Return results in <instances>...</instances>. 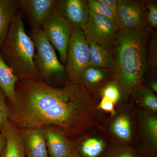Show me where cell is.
<instances>
[{"label":"cell","instance_id":"cell-15","mask_svg":"<svg viewBox=\"0 0 157 157\" xmlns=\"http://www.w3.org/2000/svg\"><path fill=\"white\" fill-rule=\"evenodd\" d=\"M90 51L89 67L107 69L113 68L114 64L111 51L95 42H88Z\"/></svg>","mask_w":157,"mask_h":157},{"label":"cell","instance_id":"cell-1","mask_svg":"<svg viewBox=\"0 0 157 157\" xmlns=\"http://www.w3.org/2000/svg\"><path fill=\"white\" fill-rule=\"evenodd\" d=\"M15 90V101L8 102L9 120L20 129L53 125L72 139L96 123L94 102L81 84L55 87L44 81L21 80Z\"/></svg>","mask_w":157,"mask_h":157},{"label":"cell","instance_id":"cell-28","mask_svg":"<svg viewBox=\"0 0 157 157\" xmlns=\"http://www.w3.org/2000/svg\"><path fill=\"white\" fill-rule=\"evenodd\" d=\"M114 104L112 101L103 97L101 102L98 104V108L106 112L110 113L112 115H114L115 113Z\"/></svg>","mask_w":157,"mask_h":157},{"label":"cell","instance_id":"cell-14","mask_svg":"<svg viewBox=\"0 0 157 157\" xmlns=\"http://www.w3.org/2000/svg\"><path fill=\"white\" fill-rule=\"evenodd\" d=\"M20 10L19 0H0V48Z\"/></svg>","mask_w":157,"mask_h":157},{"label":"cell","instance_id":"cell-11","mask_svg":"<svg viewBox=\"0 0 157 157\" xmlns=\"http://www.w3.org/2000/svg\"><path fill=\"white\" fill-rule=\"evenodd\" d=\"M42 128L49 157H67L75 151L70 139L60 129L53 125Z\"/></svg>","mask_w":157,"mask_h":157},{"label":"cell","instance_id":"cell-7","mask_svg":"<svg viewBox=\"0 0 157 157\" xmlns=\"http://www.w3.org/2000/svg\"><path fill=\"white\" fill-rule=\"evenodd\" d=\"M119 29L117 23L89 11V16L83 33L88 42H95L112 51Z\"/></svg>","mask_w":157,"mask_h":157},{"label":"cell","instance_id":"cell-26","mask_svg":"<svg viewBox=\"0 0 157 157\" xmlns=\"http://www.w3.org/2000/svg\"><path fill=\"white\" fill-rule=\"evenodd\" d=\"M104 157H138L137 154L130 149L119 147L109 151Z\"/></svg>","mask_w":157,"mask_h":157},{"label":"cell","instance_id":"cell-32","mask_svg":"<svg viewBox=\"0 0 157 157\" xmlns=\"http://www.w3.org/2000/svg\"><path fill=\"white\" fill-rule=\"evenodd\" d=\"M67 157H80L78 156V154L75 151H74L73 152V153L69 155V156H68Z\"/></svg>","mask_w":157,"mask_h":157},{"label":"cell","instance_id":"cell-16","mask_svg":"<svg viewBox=\"0 0 157 157\" xmlns=\"http://www.w3.org/2000/svg\"><path fill=\"white\" fill-rule=\"evenodd\" d=\"M18 81L13 71L6 64L0 55V87L10 103H14L16 99L15 87Z\"/></svg>","mask_w":157,"mask_h":157},{"label":"cell","instance_id":"cell-31","mask_svg":"<svg viewBox=\"0 0 157 157\" xmlns=\"http://www.w3.org/2000/svg\"><path fill=\"white\" fill-rule=\"evenodd\" d=\"M151 89L155 93L157 92V82L156 81H154L152 82L151 84Z\"/></svg>","mask_w":157,"mask_h":157},{"label":"cell","instance_id":"cell-19","mask_svg":"<svg viewBox=\"0 0 157 157\" xmlns=\"http://www.w3.org/2000/svg\"><path fill=\"white\" fill-rule=\"evenodd\" d=\"M106 75L105 69L89 67L84 72L82 82L86 85H94L102 81Z\"/></svg>","mask_w":157,"mask_h":157},{"label":"cell","instance_id":"cell-23","mask_svg":"<svg viewBox=\"0 0 157 157\" xmlns=\"http://www.w3.org/2000/svg\"><path fill=\"white\" fill-rule=\"evenodd\" d=\"M145 128L155 150L157 145V120L153 117H148L145 121Z\"/></svg>","mask_w":157,"mask_h":157},{"label":"cell","instance_id":"cell-9","mask_svg":"<svg viewBox=\"0 0 157 157\" xmlns=\"http://www.w3.org/2000/svg\"><path fill=\"white\" fill-rule=\"evenodd\" d=\"M56 9L72 27L84 30L89 16L87 1L56 0Z\"/></svg>","mask_w":157,"mask_h":157},{"label":"cell","instance_id":"cell-10","mask_svg":"<svg viewBox=\"0 0 157 157\" xmlns=\"http://www.w3.org/2000/svg\"><path fill=\"white\" fill-rule=\"evenodd\" d=\"M21 11L26 14L31 30H42L45 21L56 11V0H19Z\"/></svg>","mask_w":157,"mask_h":157},{"label":"cell","instance_id":"cell-12","mask_svg":"<svg viewBox=\"0 0 157 157\" xmlns=\"http://www.w3.org/2000/svg\"><path fill=\"white\" fill-rule=\"evenodd\" d=\"M20 130L26 156L49 157L42 128Z\"/></svg>","mask_w":157,"mask_h":157},{"label":"cell","instance_id":"cell-6","mask_svg":"<svg viewBox=\"0 0 157 157\" xmlns=\"http://www.w3.org/2000/svg\"><path fill=\"white\" fill-rule=\"evenodd\" d=\"M72 26L56 11H54L45 21L42 30L54 48L58 51L60 61L66 65L67 52Z\"/></svg>","mask_w":157,"mask_h":157},{"label":"cell","instance_id":"cell-24","mask_svg":"<svg viewBox=\"0 0 157 157\" xmlns=\"http://www.w3.org/2000/svg\"><path fill=\"white\" fill-rule=\"evenodd\" d=\"M102 94L103 97L107 98L114 104L119 100L121 97L119 88L114 82L107 85L102 90Z\"/></svg>","mask_w":157,"mask_h":157},{"label":"cell","instance_id":"cell-4","mask_svg":"<svg viewBox=\"0 0 157 157\" xmlns=\"http://www.w3.org/2000/svg\"><path fill=\"white\" fill-rule=\"evenodd\" d=\"M30 35L35 48V67L44 82L51 86L52 82L67 75L65 66L59 60L54 48L42 30H31Z\"/></svg>","mask_w":157,"mask_h":157},{"label":"cell","instance_id":"cell-25","mask_svg":"<svg viewBox=\"0 0 157 157\" xmlns=\"http://www.w3.org/2000/svg\"><path fill=\"white\" fill-rule=\"evenodd\" d=\"M7 100L5 93L0 87V131L5 122L9 120V109Z\"/></svg>","mask_w":157,"mask_h":157},{"label":"cell","instance_id":"cell-20","mask_svg":"<svg viewBox=\"0 0 157 157\" xmlns=\"http://www.w3.org/2000/svg\"><path fill=\"white\" fill-rule=\"evenodd\" d=\"M87 1L90 11L107 17L117 23L116 14L111 9L100 2L98 0Z\"/></svg>","mask_w":157,"mask_h":157},{"label":"cell","instance_id":"cell-22","mask_svg":"<svg viewBox=\"0 0 157 157\" xmlns=\"http://www.w3.org/2000/svg\"><path fill=\"white\" fill-rule=\"evenodd\" d=\"M147 48V64L151 69H157V50L156 34L154 33L151 37Z\"/></svg>","mask_w":157,"mask_h":157},{"label":"cell","instance_id":"cell-5","mask_svg":"<svg viewBox=\"0 0 157 157\" xmlns=\"http://www.w3.org/2000/svg\"><path fill=\"white\" fill-rule=\"evenodd\" d=\"M89 43L84 33L80 29L73 27L65 65L66 74L70 83L81 84L83 74L89 67Z\"/></svg>","mask_w":157,"mask_h":157},{"label":"cell","instance_id":"cell-2","mask_svg":"<svg viewBox=\"0 0 157 157\" xmlns=\"http://www.w3.org/2000/svg\"><path fill=\"white\" fill-rule=\"evenodd\" d=\"M148 27L119 29L113 49L115 78L124 92L131 93L140 84L147 68Z\"/></svg>","mask_w":157,"mask_h":157},{"label":"cell","instance_id":"cell-8","mask_svg":"<svg viewBox=\"0 0 157 157\" xmlns=\"http://www.w3.org/2000/svg\"><path fill=\"white\" fill-rule=\"evenodd\" d=\"M146 7L139 1L117 0V23L119 29L147 26Z\"/></svg>","mask_w":157,"mask_h":157},{"label":"cell","instance_id":"cell-27","mask_svg":"<svg viewBox=\"0 0 157 157\" xmlns=\"http://www.w3.org/2000/svg\"><path fill=\"white\" fill-rule=\"evenodd\" d=\"M148 11L147 14V21L151 26L157 28V6L155 3L150 2L147 6Z\"/></svg>","mask_w":157,"mask_h":157},{"label":"cell","instance_id":"cell-29","mask_svg":"<svg viewBox=\"0 0 157 157\" xmlns=\"http://www.w3.org/2000/svg\"><path fill=\"white\" fill-rule=\"evenodd\" d=\"M100 2L111 9L116 14L117 0H98Z\"/></svg>","mask_w":157,"mask_h":157},{"label":"cell","instance_id":"cell-21","mask_svg":"<svg viewBox=\"0 0 157 157\" xmlns=\"http://www.w3.org/2000/svg\"><path fill=\"white\" fill-rule=\"evenodd\" d=\"M139 97L140 101L145 107L153 111H157V96L151 90L145 87L142 88L140 90Z\"/></svg>","mask_w":157,"mask_h":157},{"label":"cell","instance_id":"cell-30","mask_svg":"<svg viewBox=\"0 0 157 157\" xmlns=\"http://www.w3.org/2000/svg\"><path fill=\"white\" fill-rule=\"evenodd\" d=\"M6 137L4 133L2 131H0V154L2 151V149L6 143Z\"/></svg>","mask_w":157,"mask_h":157},{"label":"cell","instance_id":"cell-18","mask_svg":"<svg viewBox=\"0 0 157 157\" xmlns=\"http://www.w3.org/2000/svg\"><path fill=\"white\" fill-rule=\"evenodd\" d=\"M105 147V143L101 139L88 138L80 144L79 153L82 157H98L104 151Z\"/></svg>","mask_w":157,"mask_h":157},{"label":"cell","instance_id":"cell-3","mask_svg":"<svg viewBox=\"0 0 157 157\" xmlns=\"http://www.w3.org/2000/svg\"><path fill=\"white\" fill-rule=\"evenodd\" d=\"M20 10L12 23L7 38L0 48V55L18 80L44 81L34 64L35 48L26 33Z\"/></svg>","mask_w":157,"mask_h":157},{"label":"cell","instance_id":"cell-13","mask_svg":"<svg viewBox=\"0 0 157 157\" xmlns=\"http://www.w3.org/2000/svg\"><path fill=\"white\" fill-rule=\"evenodd\" d=\"M1 131L5 135L6 141L0 157H25L20 129L8 120Z\"/></svg>","mask_w":157,"mask_h":157},{"label":"cell","instance_id":"cell-17","mask_svg":"<svg viewBox=\"0 0 157 157\" xmlns=\"http://www.w3.org/2000/svg\"><path fill=\"white\" fill-rule=\"evenodd\" d=\"M111 131L121 140L128 141L132 138V124L129 117L125 114L119 116L111 125Z\"/></svg>","mask_w":157,"mask_h":157}]
</instances>
